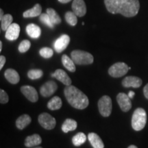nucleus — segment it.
Listing matches in <instances>:
<instances>
[{"mask_svg":"<svg viewBox=\"0 0 148 148\" xmlns=\"http://www.w3.org/2000/svg\"><path fill=\"white\" fill-rule=\"evenodd\" d=\"M104 3L109 12L125 17L136 16L140 9L139 0H104Z\"/></svg>","mask_w":148,"mask_h":148,"instance_id":"nucleus-1","label":"nucleus"},{"mask_svg":"<svg viewBox=\"0 0 148 148\" xmlns=\"http://www.w3.org/2000/svg\"><path fill=\"white\" fill-rule=\"evenodd\" d=\"M64 93L66 100L73 108L82 110L88 106L89 101L87 96L75 86H66L64 88Z\"/></svg>","mask_w":148,"mask_h":148,"instance_id":"nucleus-2","label":"nucleus"},{"mask_svg":"<svg viewBox=\"0 0 148 148\" xmlns=\"http://www.w3.org/2000/svg\"><path fill=\"white\" fill-rule=\"evenodd\" d=\"M147 122V114L142 108H138L134 110L132 117V128L136 131H140L144 128Z\"/></svg>","mask_w":148,"mask_h":148,"instance_id":"nucleus-3","label":"nucleus"},{"mask_svg":"<svg viewBox=\"0 0 148 148\" xmlns=\"http://www.w3.org/2000/svg\"><path fill=\"white\" fill-rule=\"evenodd\" d=\"M71 59L78 65L90 64L93 62V56L91 53L82 50H73L71 53Z\"/></svg>","mask_w":148,"mask_h":148,"instance_id":"nucleus-4","label":"nucleus"},{"mask_svg":"<svg viewBox=\"0 0 148 148\" xmlns=\"http://www.w3.org/2000/svg\"><path fill=\"white\" fill-rule=\"evenodd\" d=\"M112 100L108 95H103L98 101V108L100 114L104 117L110 115L112 112Z\"/></svg>","mask_w":148,"mask_h":148,"instance_id":"nucleus-5","label":"nucleus"},{"mask_svg":"<svg viewBox=\"0 0 148 148\" xmlns=\"http://www.w3.org/2000/svg\"><path fill=\"white\" fill-rule=\"evenodd\" d=\"M131 69L124 62H116L109 68L108 73L112 77H120L125 75Z\"/></svg>","mask_w":148,"mask_h":148,"instance_id":"nucleus-6","label":"nucleus"},{"mask_svg":"<svg viewBox=\"0 0 148 148\" xmlns=\"http://www.w3.org/2000/svg\"><path fill=\"white\" fill-rule=\"evenodd\" d=\"M38 122L43 128L47 130H52L55 127L56 121L55 118L47 112H43L38 116Z\"/></svg>","mask_w":148,"mask_h":148,"instance_id":"nucleus-7","label":"nucleus"},{"mask_svg":"<svg viewBox=\"0 0 148 148\" xmlns=\"http://www.w3.org/2000/svg\"><path fill=\"white\" fill-rule=\"evenodd\" d=\"M116 101L119 103L120 108L123 112H127L132 108V102L128 95L120 92L116 96Z\"/></svg>","mask_w":148,"mask_h":148,"instance_id":"nucleus-8","label":"nucleus"},{"mask_svg":"<svg viewBox=\"0 0 148 148\" xmlns=\"http://www.w3.org/2000/svg\"><path fill=\"white\" fill-rule=\"evenodd\" d=\"M57 88H58V86L56 83L53 81H48L40 87V95L44 97H49L56 91Z\"/></svg>","mask_w":148,"mask_h":148,"instance_id":"nucleus-9","label":"nucleus"},{"mask_svg":"<svg viewBox=\"0 0 148 148\" xmlns=\"http://www.w3.org/2000/svg\"><path fill=\"white\" fill-rule=\"evenodd\" d=\"M70 42V37L67 34H63L59 37L54 42V49L56 52L61 53L67 47Z\"/></svg>","mask_w":148,"mask_h":148,"instance_id":"nucleus-10","label":"nucleus"},{"mask_svg":"<svg viewBox=\"0 0 148 148\" xmlns=\"http://www.w3.org/2000/svg\"><path fill=\"white\" fill-rule=\"evenodd\" d=\"M21 91L28 100L32 102H36L38 99V92L36 90L31 86H23L21 87Z\"/></svg>","mask_w":148,"mask_h":148,"instance_id":"nucleus-11","label":"nucleus"},{"mask_svg":"<svg viewBox=\"0 0 148 148\" xmlns=\"http://www.w3.org/2000/svg\"><path fill=\"white\" fill-rule=\"evenodd\" d=\"M72 10L77 16H84L86 13V6L84 0H73L72 3Z\"/></svg>","mask_w":148,"mask_h":148,"instance_id":"nucleus-12","label":"nucleus"},{"mask_svg":"<svg viewBox=\"0 0 148 148\" xmlns=\"http://www.w3.org/2000/svg\"><path fill=\"white\" fill-rule=\"evenodd\" d=\"M20 33V26L17 23H12L5 32V37L9 40H14L18 38Z\"/></svg>","mask_w":148,"mask_h":148,"instance_id":"nucleus-13","label":"nucleus"},{"mask_svg":"<svg viewBox=\"0 0 148 148\" xmlns=\"http://www.w3.org/2000/svg\"><path fill=\"white\" fill-rule=\"evenodd\" d=\"M142 80L139 77L136 76H127L125 77L122 81V85L124 87L129 88H138L141 86Z\"/></svg>","mask_w":148,"mask_h":148,"instance_id":"nucleus-14","label":"nucleus"},{"mask_svg":"<svg viewBox=\"0 0 148 148\" xmlns=\"http://www.w3.org/2000/svg\"><path fill=\"white\" fill-rule=\"evenodd\" d=\"M51 75L58 80L60 81L62 84L66 86L71 85V79L69 77V75L62 69H57L53 73H51Z\"/></svg>","mask_w":148,"mask_h":148,"instance_id":"nucleus-15","label":"nucleus"},{"mask_svg":"<svg viewBox=\"0 0 148 148\" xmlns=\"http://www.w3.org/2000/svg\"><path fill=\"white\" fill-rule=\"evenodd\" d=\"M4 76L11 84H16L19 82L20 77L17 71L13 69H8L4 72Z\"/></svg>","mask_w":148,"mask_h":148,"instance_id":"nucleus-16","label":"nucleus"},{"mask_svg":"<svg viewBox=\"0 0 148 148\" xmlns=\"http://www.w3.org/2000/svg\"><path fill=\"white\" fill-rule=\"evenodd\" d=\"M42 143V138L38 134H34L27 136L25 140V145L27 147H33L39 145Z\"/></svg>","mask_w":148,"mask_h":148,"instance_id":"nucleus-17","label":"nucleus"},{"mask_svg":"<svg viewBox=\"0 0 148 148\" xmlns=\"http://www.w3.org/2000/svg\"><path fill=\"white\" fill-rule=\"evenodd\" d=\"M88 138L89 142L91 144L93 148H103L104 144H103L101 138L99 137V135L96 133L90 132L88 135Z\"/></svg>","mask_w":148,"mask_h":148,"instance_id":"nucleus-18","label":"nucleus"},{"mask_svg":"<svg viewBox=\"0 0 148 148\" xmlns=\"http://www.w3.org/2000/svg\"><path fill=\"white\" fill-rule=\"evenodd\" d=\"M26 32L29 36L32 38H38L41 34V29L39 26L34 23H30L27 25Z\"/></svg>","mask_w":148,"mask_h":148,"instance_id":"nucleus-19","label":"nucleus"},{"mask_svg":"<svg viewBox=\"0 0 148 148\" xmlns=\"http://www.w3.org/2000/svg\"><path fill=\"white\" fill-rule=\"evenodd\" d=\"M42 8L39 3H36L32 8L27 10L23 12V16L24 18H32L35 16H40L41 14Z\"/></svg>","mask_w":148,"mask_h":148,"instance_id":"nucleus-20","label":"nucleus"},{"mask_svg":"<svg viewBox=\"0 0 148 148\" xmlns=\"http://www.w3.org/2000/svg\"><path fill=\"white\" fill-rule=\"evenodd\" d=\"M32 119L28 114H23L20 116L16 121V126L18 129L23 130L31 123Z\"/></svg>","mask_w":148,"mask_h":148,"instance_id":"nucleus-21","label":"nucleus"},{"mask_svg":"<svg viewBox=\"0 0 148 148\" xmlns=\"http://www.w3.org/2000/svg\"><path fill=\"white\" fill-rule=\"evenodd\" d=\"M77 124L75 120L71 119H66L62 125V130L64 133H67L70 131H73L77 128Z\"/></svg>","mask_w":148,"mask_h":148,"instance_id":"nucleus-22","label":"nucleus"},{"mask_svg":"<svg viewBox=\"0 0 148 148\" xmlns=\"http://www.w3.org/2000/svg\"><path fill=\"white\" fill-rule=\"evenodd\" d=\"M62 104V100L58 96H54L48 101L47 106V108L51 110H56L61 108Z\"/></svg>","mask_w":148,"mask_h":148,"instance_id":"nucleus-23","label":"nucleus"},{"mask_svg":"<svg viewBox=\"0 0 148 148\" xmlns=\"http://www.w3.org/2000/svg\"><path fill=\"white\" fill-rule=\"evenodd\" d=\"M62 63L64 67L69 71L73 72V73L75 71V62L67 55L64 54L62 56Z\"/></svg>","mask_w":148,"mask_h":148,"instance_id":"nucleus-24","label":"nucleus"},{"mask_svg":"<svg viewBox=\"0 0 148 148\" xmlns=\"http://www.w3.org/2000/svg\"><path fill=\"white\" fill-rule=\"evenodd\" d=\"M12 20H13V18L11 14H5L2 19L1 20V29L3 31H6L12 23Z\"/></svg>","mask_w":148,"mask_h":148,"instance_id":"nucleus-25","label":"nucleus"},{"mask_svg":"<svg viewBox=\"0 0 148 148\" xmlns=\"http://www.w3.org/2000/svg\"><path fill=\"white\" fill-rule=\"evenodd\" d=\"M86 140V136L83 132L77 133L72 138V142L75 146H80L85 143Z\"/></svg>","mask_w":148,"mask_h":148,"instance_id":"nucleus-26","label":"nucleus"},{"mask_svg":"<svg viewBox=\"0 0 148 148\" xmlns=\"http://www.w3.org/2000/svg\"><path fill=\"white\" fill-rule=\"evenodd\" d=\"M46 11H47V14L50 17L51 21L53 24H60L61 23V21H62L61 18L57 14L54 9L49 8L46 10Z\"/></svg>","mask_w":148,"mask_h":148,"instance_id":"nucleus-27","label":"nucleus"},{"mask_svg":"<svg viewBox=\"0 0 148 148\" xmlns=\"http://www.w3.org/2000/svg\"><path fill=\"white\" fill-rule=\"evenodd\" d=\"M64 18H65L66 23L71 26H75L77 23V15L73 12H71V11L66 12L64 15Z\"/></svg>","mask_w":148,"mask_h":148,"instance_id":"nucleus-28","label":"nucleus"},{"mask_svg":"<svg viewBox=\"0 0 148 148\" xmlns=\"http://www.w3.org/2000/svg\"><path fill=\"white\" fill-rule=\"evenodd\" d=\"M43 75V72L40 69H31L27 72V76L31 79H39Z\"/></svg>","mask_w":148,"mask_h":148,"instance_id":"nucleus-29","label":"nucleus"},{"mask_svg":"<svg viewBox=\"0 0 148 148\" xmlns=\"http://www.w3.org/2000/svg\"><path fill=\"white\" fill-rule=\"evenodd\" d=\"M40 55L44 58H49L53 54V49L49 47H42L39 51Z\"/></svg>","mask_w":148,"mask_h":148,"instance_id":"nucleus-30","label":"nucleus"},{"mask_svg":"<svg viewBox=\"0 0 148 148\" xmlns=\"http://www.w3.org/2000/svg\"><path fill=\"white\" fill-rule=\"evenodd\" d=\"M31 47V43L28 40H23L18 45V51L21 53H25L29 50Z\"/></svg>","mask_w":148,"mask_h":148,"instance_id":"nucleus-31","label":"nucleus"},{"mask_svg":"<svg viewBox=\"0 0 148 148\" xmlns=\"http://www.w3.org/2000/svg\"><path fill=\"white\" fill-rule=\"evenodd\" d=\"M40 21H42V23L45 25H47L48 27H49L50 28H53V24L52 22H51L50 17H49V15L47 13H42L40 15Z\"/></svg>","mask_w":148,"mask_h":148,"instance_id":"nucleus-32","label":"nucleus"},{"mask_svg":"<svg viewBox=\"0 0 148 148\" xmlns=\"http://www.w3.org/2000/svg\"><path fill=\"white\" fill-rule=\"evenodd\" d=\"M9 100V97L6 92L3 89L0 90V102L1 103H6Z\"/></svg>","mask_w":148,"mask_h":148,"instance_id":"nucleus-33","label":"nucleus"},{"mask_svg":"<svg viewBox=\"0 0 148 148\" xmlns=\"http://www.w3.org/2000/svg\"><path fill=\"white\" fill-rule=\"evenodd\" d=\"M5 56H0V69H2L3 66H4V64L5 63Z\"/></svg>","mask_w":148,"mask_h":148,"instance_id":"nucleus-34","label":"nucleus"},{"mask_svg":"<svg viewBox=\"0 0 148 148\" xmlns=\"http://www.w3.org/2000/svg\"><path fill=\"white\" fill-rule=\"evenodd\" d=\"M143 92L145 97L148 99V84H146V86L143 88Z\"/></svg>","mask_w":148,"mask_h":148,"instance_id":"nucleus-35","label":"nucleus"},{"mask_svg":"<svg viewBox=\"0 0 148 148\" xmlns=\"http://www.w3.org/2000/svg\"><path fill=\"white\" fill-rule=\"evenodd\" d=\"M134 95H135V92L134 91H132V90H130V91L129 92L128 96H129V97L130 98V99H132V98L134 97Z\"/></svg>","mask_w":148,"mask_h":148,"instance_id":"nucleus-36","label":"nucleus"},{"mask_svg":"<svg viewBox=\"0 0 148 148\" xmlns=\"http://www.w3.org/2000/svg\"><path fill=\"white\" fill-rule=\"evenodd\" d=\"M71 0H58L59 2L62 3H69L71 1Z\"/></svg>","mask_w":148,"mask_h":148,"instance_id":"nucleus-37","label":"nucleus"},{"mask_svg":"<svg viewBox=\"0 0 148 148\" xmlns=\"http://www.w3.org/2000/svg\"><path fill=\"white\" fill-rule=\"evenodd\" d=\"M3 16H4V14H3V10H2V9H0V20L2 19Z\"/></svg>","mask_w":148,"mask_h":148,"instance_id":"nucleus-38","label":"nucleus"},{"mask_svg":"<svg viewBox=\"0 0 148 148\" xmlns=\"http://www.w3.org/2000/svg\"><path fill=\"white\" fill-rule=\"evenodd\" d=\"M2 42L0 41V51H1V50H2Z\"/></svg>","mask_w":148,"mask_h":148,"instance_id":"nucleus-39","label":"nucleus"},{"mask_svg":"<svg viewBox=\"0 0 148 148\" xmlns=\"http://www.w3.org/2000/svg\"><path fill=\"white\" fill-rule=\"evenodd\" d=\"M127 148H138L137 147H136V146H135V145H130Z\"/></svg>","mask_w":148,"mask_h":148,"instance_id":"nucleus-40","label":"nucleus"},{"mask_svg":"<svg viewBox=\"0 0 148 148\" xmlns=\"http://www.w3.org/2000/svg\"><path fill=\"white\" fill-rule=\"evenodd\" d=\"M34 148H42V147H35Z\"/></svg>","mask_w":148,"mask_h":148,"instance_id":"nucleus-41","label":"nucleus"}]
</instances>
